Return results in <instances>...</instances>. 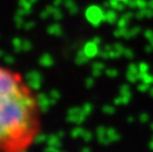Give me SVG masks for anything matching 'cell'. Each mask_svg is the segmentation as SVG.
<instances>
[{"instance_id": "6da1fadb", "label": "cell", "mask_w": 153, "mask_h": 152, "mask_svg": "<svg viewBox=\"0 0 153 152\" xmlns=\"http://www.w3.org/2000/svg\"><path fill=\"white\" fill-rule=\"evenodd\" d=\"M42 128L38 93L19 71L0 63V152H29Z\"/></svg>"}]
</instances>
